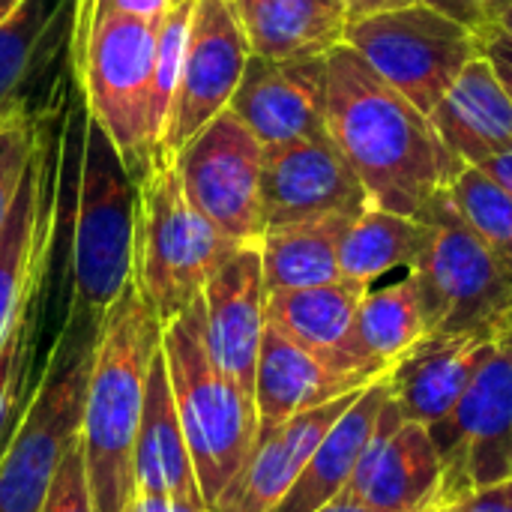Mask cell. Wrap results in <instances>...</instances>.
<instances>
[{"label": "cell", "mask_w": 512, "mask_h": 512, "mask_svg": "<svg viewBox=\"0 0 512 512\" xmlns=\"http://www.w3.org/2000/svg\"><path fill=\"white\" fill-rule=\"evenodd\" d=\"M36 303H39V291L24 303V309L18 312V318L12 321V327L6 330V336L0 342V453L15 429V420H12L15 411H18V417L24 411V405H18V396L24 390L30 354H33Z\"/></svg>", "instance_id": "obj_32"}, {"label": "cell", "mask_w": 512, "mask_h": 512, "mask_svg": "<svg viewBox=\"0 0 512 512\" xmlns=\"http://www.w3.org/2000/svg\"><path fill=\"white\" fill-rule=\"evenodd\" d=\"M252 57L234 0H195L183 48L180 81L168 129L156 159H174L180 147L231 105Z\"/></svg>", "instance_id": "obj_12"}, {"label": "cell", "mask_w": 512, "mask_h": 512, "mask_svg": "<svg viewBox=\"0 0 512 512\" xmlns=\"http://www.w3.org/2000/svg\"><path fill=\"white\" fill-rule=\"evenodd\" d=\"M174 3H186V0H174Z\"/></svg>", "instance_id": "obj_48"}, {"label": "cell", "mask_w": 512, "mask_h": 512, "mask_svg": "<svg viewBox=\"0 0 512 512\" xmlns=\"http://www.w3.org/2000/svg\"><path fill=\"white\" fill-rule=\"evenodd\" d=\"M492 63H495V69H498V78H501V84H504L507 96L512 99V66L510 63H504V60H495V57H492Z\"/></svg>", "instance_id": "obj_42"}, {"label": "cell", "mask_w": 512, "mask_h": 512, "mask_svg": "<svg viewBox=\"0 0 512 512\" xmlns=\"http://www.w3.org/2000/svg\"><path fill=\"white\" fill-rule=\"evenodd\" d=\"M324 126L378 210L423 222L432 201L465 168L429 114L390 87L351 45L327 54Z\"/></svg>", "instance_id": "obj_1"}, {"label": "cell", "mask_w": 512, "mask_h": 512, "mask_svg": "<svg viewBox=\"0 0 512 512\" xmlns=\"http://www.w3.org/2000/svg\"><path fill=\"white\" fill-rule=\"evenodd\" d=\"M261 207L267 228H273L336 213L360 216L372 204L342 150L321 132L264 150Z\"/></svg>", "instance_id": "obj_13"}, {"label": "cell", "mask_w": 512, "mask_h": 512, "mask_svg": "<svg viewBox=\"0 0 512 512\" xmlns=\"http://www.w3.org/2000/svg\"><path fill=\"white\" fill-rule=\"evenodd\" d=\"M441 512H512V480L468 492L450 501Z\"/></svg>", "instance_id": "obj_36"}, {"label": "cell", "mask_w": 512, "mask_h": 512, "mask_svg": "<svg viewBox=\"0 0 512 512\" xmlns=\"http://www.w3.org/2000/svg\"><path fill=\"white\" fill-rule=\"evenodd\" d=\"M315 512H387L381 510V507H375V504H366V501H360L357 495H351V492H342L339 498H333L330 504H324L321 510Z\"/></svg>", "instance_id": "obj_40"}, {"label": "cell", "mask_w": 512, "mask_h": 512, "mask_svg": "<svg viewBox=\"0 0 512 512\" xmlns=\"http://www.w3.org/2000/svg\"><path fill=\"white\" fill-rule=\"evenodd\" d=\"M495 30H498V33H504V36H510V39H512V9L507 12V15H504V18H501V24H498Z\"/></svg>", "instance_id": "obj_45"}, {"label": "cell", "mask_w": 512, "mask_h": 512, "mask_svg": "<svg viewBox=\"0 0 512 512\" xmlns=\"http://www.w3.org/2000/svg\"><path fill=\"white\" fill-rule=\"evenodd\" d=\"M327 54L321 57H258L252 54L231 96V111L249 126L264 150L327 132Z\"/></svg>", "instance_id": "obj_15"}, {"label": "cell", "mask_w": 512, "mask_h": 512, "mask_svg": "<svg viewBox=\"0 0 512 512\" xmlns=\"http://www.w3.org/2000/svg\"><path fill=\"white\" fill-rule=\"evenodd\" d=\"M387 375L375 381L372 387H366L351 402V408L333 423V429L324 435V441L312 453L309 465L303 468L291 492L279 501V507L273 512H315L351 486L354 471L372 441L381 408L390 399Z\"/></svg>", "instance_id": "obj_23"}, {"label": "cell", "mask_w": 512, "mask_h": 512, "mask_svg": "<svg viewBox=\"0 0 512 512\" xmlns=\"http://www.w3.org/2000/svg\"><path fill=\"white\" fill-rule=\"evenodd\" d=\"M498 339H501L504 345H510V348H512V321H510V324H507V327H504V333H501Z\"/></svg>", "instance_id": "obj_46"}, {"label": "cell", "mask_w": 512, "mask_h": 512, "mask_svg": "<svg viewBox=\"0 0 512 512\" xmlns=\"http://www.w3.org/2000/svg\"><path fill=\"white\" fill-rule=\"evenodd\" d=\"M126 512H138V507H135V501L129 504V510H126Z\"/></svg>", "instance_id": "obj_47"}, {"label": "cell", "mask_w": 512, "mask_h": 512, "mask_svg": "<svg viewBox=\"0 0 512 512\" xmlns=\"http://www.w3.org/2000/svg\"><path fill=\"white\" fill-rule=\"evenodd\" d=\"M162 354L195 477L207 507H213L255 447V399L213 363L204 339L201 297L165 324Z\"/></svg>", "instance_id": "obj_3"}, {"label": "cell", "mask_w": 512, "mask_h": 512, "mask_svg": "<svg viewBox=\"0 0 512 512\" xmlns=\"http://www.w3.org/2000/svg\"><path fill=\"white\" fill-rule=\"evenodd\" d=\"M51 240L45 144L33 153L18 198L0 231V342L24 303L39 291Z\"/></svg>", "instance_id": "obj_21"}, {"label": "cell", "mask_w": 512, "mask_h": 512, "mask_svg": "<svg viewBox=\"0 0 512 512\" xmlns=\"http://www.w3.org/2000/svg\"><path fill=\"white\" fill-rule=\"evenodd\" d=\"M72 3L78 6V0H24L0 24V117L21 108L18 93L63 36Z\"/></svg>", "instance_id": "obj_29"}, {"label": "cell", "mask_w": 512, "mask_h": 512, "mask_svg": "<svg viewBox=\"0 0 512 512\" xmlns=\"http://www.w3.org/2000/svg\"><path fill=\"white\" fill-rule=\"evenodd\" d=\"M189 201L234 243H261L267 222L261 207L264 147L249 126L225 108L195 132L174 156Z\"/></svg>", "instance_id": "obj_10"}, {"label": "cell", "mask_w": 512, "mask_h": 512, "mask_svg": "<svg viewBox=\"0 0 512 512\" xmlns=\"http://www.w3.org/2000/svg\"><path fill=\"white\" fill-rule=\"evenodd\" d=\"M432 240L411 267L426 336L498 339L512 321V267L465 222L444 189L423 216Z\"/></svg>", "instance_id": "obj_6"}, {"label": "cell", "mask_w": 512, "mask_h": 512, "mask_svg": "<svg viewBox=\"0 0 512 512\" xmlns=\"http://www.w3.org/2000/svg\"><path fill=\"white\" fill-rule=\"evenodd\" d=\"M159 21L129 18L93 3L78 42L90 120L108 135L135 183L153 165L150 93Z\"/></svg>", "instance_id": "obj_7"}, {"label": "cell", "mask_w": 512, "mask_h": 512, "mask_svg": "<svg viewBox=\"0 0 512 512\" xmlns=\"http://www.w3.org/2000/svg\"><path fill=\"white\" fill-rule=\"evenodd\" d=\"M387 512L444 510V462L426 426L402 417L390 399L381 408L372 441L345 489Z\"/></svg>", "instance_id": "obj_14"}, {"label": "cell", "mask_w": 512, "mask_h": 512, "mask_svg": "<svg viewBox=\"0 0 512 512\" xmlns=\"http://www.w3.org/2000/svg\"><path fill=\"white\" fill-rule=\"evenodd\" d=\"M135 219L138 183L108 135L87 117L72 234V324L99 327L129 285L135 273Z\"/></svg>", "instance_id": "obj_5"}, {"label": "cell", "mask_w": 512, "mask_h": 512, "mask_svg": "<svg viewBox=\"0 0 512 512\" xmlns=\"http://www.w3.org/2000/svg\"><path fill=\"white\" fill-rule=\"evenodd\" d=\"M498 339L426 336L387 375L402 417L426 429L438 426L474 384Z\"/></svg>", "instance_id": "obj_19"}, {"label": "cell", "mask_w": 512, "mask_h": 512, "mask_svg": "<svg viewBox=\"0 0 512 512\" xmlns=\"http://www.w3.org/2000/svg\"><path fill=\"white\" fill-rule=\"evenodd\" d=\"M450 198L465 222L512 267V195L486 171L465 165L450 183Z\"/></svg>", "instance_id": "obj_30"}, {"label": "cell", "mask_w": 512, "mask_h": 512, "mask_svg": "<svg viewBox=\"0 0 512 512\" xmlns=\"http://www.w3.org/2000/svg\"><path fill=\"white\" fill-rule=\"evenodd\" d=\"M345 45L423 114H432L465 66L486 54L480 33L423 0L351 21Z\"/></svg>", "instance_id": "obj_8"}, {"label": "cell", "mask_w": 512, "mask_h": 512, "mask_svg": "<svg viewBox=\"0 0 512 512\" xmlns=\"http://www.w3.org/2000/svg\"><path fill=\"white\" fill-rule=\"evenodd\" d=\"M135 492L168 495L174 501H204L186 447V435L177 417L162 348L150 369L144 417L135 441Z\"/></svg>", "instance_id": "obj_22"}, {"label": "cell", "mask_w": 512, "mask_h": 512, "mask_svg": "<svg viewBox=\"0 0 512 512\" xmlns=\"http://www.w3.org/2000/svg\"><path fill=\"white\" fill-rule=\"evenodd\" d=\"M354 396H342L330 405H321L315 411L297 414L276 429L255 438V447L249 450L246 462L234 474V480L222 489L213 512H273L279 501L291 492L303 468L309 465L312 453L324 441V435L333 429V423L351 408Z\"/></svg>", "instance_id": "obj_18"}, {"label": "cell", "mask_w": 512, "mask_h": 512, "mask_svg": "<svg viewBox=\"0 0 512 512\" xmlns=\"http://www.w3.org/2000/svg\"><path fill=\"white\" fill-rule=\"evenodd\" d=\"M204 339L213 363L255 399V366L267 327L261 246H240L204 285Z\"/></svg>", "instance_id": "obj_16"}, {"label": "cell", "mask_w": 512, "mask_h": 512, "mask_svg": "<svg viewBox=\"0 0 512 512\" xmlns=\"http://www.w3.org/2000/svg\"><path fill=\"white\" fill-rule=\"evenodd\" d=\"M426 339V321L411 270L384 288H369L354 321L348 357L390 372L411 348Z\"/></svg>", "instance_id": "obj_27"}, {"label": "cell", "mask_w": 512, "mask_h": 512, "mask_svg": "<svg viewBox=\"0 0 512 512\" xmlns=\"http://www.w3.org/2000/svg\"><path fill=\"white\" fill-rule=\"evenodd\" d=\"M93 3L114 9L120 15H129V18H144V21H162L177 6L174 0H93ZM93 3H90V9H93ZM87 21H90V15H87ZM84 30H87V24H84ZM84 30H81V36H84Z\"/></svg>", "instance_id": "obj_37"}, {"label": "cell", "mask_w": 512, "mask_h": 512, "mask_svg": "<svg viewBox=\"0 0 512 512\" xmlns=\"http://www.w3.org/2000/svg\"><path fill=\"white\" fill-rule=\"evenodd\" d=\"M162 330L132 276L99 324L81 420L96 512H126L135 501V441Z\"/></svg>", "instance_id": "obj_2"}, {"label": "cell", "mask_w": 512, "mask_h": 512, "mask_svg": "<svg viewBox=\"0 0 512 512\" xmlns=\"http://www.w3.org/2000/svg\"><path fill=\"white\" fill-rule=\"evenodd\" d=\"M444 462V507L512 480V348L501 339L459 405L429 429Z\"/></svg>", "instance_id": "obj_11"}, {"label": "cell", "mask_w": 512, "mask_h": 512, "mask_svg": "<svg viewBox=\"0 0 512 512\" xmlns=\"http://www.w3.org/2000/svg\"><path fill=\"white\" fill-rule=\"evenodd\" d=\"M96 333L72 357H66V339L57 342L42 381L0 453V512L42 510L66 450L81 435Z\"/></svg>", "instance_id": "obj_9"}, {"label": "cell", "mask_w": 512, "mask_h": 512, "mask_svg": "<svg viewBox=\"0 0 512 512\" xmlns=\"http://www.w3.org/2000/svg\"><path fill=\"white\" fill-rule=\"evenodd\" d=\"M486 54L512 66V39L504 36V33H498V30H489L486 33Z\"/></svg>", "instance_id": "obj_41"}, {"label": "cell", "mask_w": 512, "mask_h": 512, "mask_svg": "<svg viewBox=\"0 0 512 512\" xmlns=\"http://www.w3.org/2000/svg\"><path fill=\"white\" fill-rule=\"evenodd\" d=\"M240 249L183 192L174 159H156L138 183L135 282L162 324L186 312L207 279Z\"/></svg>", "instance_id": "obj_4"}, {"label": "cell", "mask_w": 512, "mask_h": 512, "mask_svg": "<svg viewBox=\"0 0 512 512\" xmlns=\"http://www.w3.org/2000/svg\"><path fill=\"white\" fill-rule=\"evenodd\" d=\"M21 3H24V0H0V24H3Z\"/></svg>", "instance_id": "obj_43"}, {"label": "cell", "mask_w": 512, "mask_h": 512, "mask_svg": "<svg viewBox=\"0 0 512 512\" xmlns=\"http://www.w3.org/2000/svg\"><path fill=\"white\" fill-rule=\"evenodd\" d=\"M384 372L339 366L300 342L288 339L273 324L264 327L258 366H255V411L258 435L276 429L279 423L330 405L342 396L363 393Z\"/></svg>", "instance_id": "obj_17"}, {"label": "cell", "mask_w": 512, "mask_h": 512, "mask_svg": "<svg viewBox=\"0 0 512 512\" xmlns=\"http://www.w3.org/2000/svg\"><path fill=\"white\" fill-rule=\"evenodd\" d=\"M90 3H93V0H78V24H75V27H78V33H81V30H84V24H87Z\"/></svg>", "instance_id": "obj_44"}, {"label": "cell", "mask_w": 512, "mask_h": 512, "mask_svg": "<svg viewBox=\"0 0 512 512\" xmlns=\"http://www.w3.org/2000/svg\"><path fill=\"white\" fill-rule=\"evenodd\" d=\"M474 168H480V171H486L504 192H510L512 195V153H501V156H492V159H486L483 165H474Z\"/></svg>", "instance_id": "obj_39"}, {"label": "cell", "mask_w": 512, "mask_h": 512, "mask_svg": "<svg viewBox=\"0 0 512 512\" xmlns=\"http://www.w3.org/2000/svg\"><path fill=\"white\" fill-rule=\"evenodd\" d=\"M429 240H432V225L414 216H399L390 210L369 207L348 225L339 243V270L345 279L372 288L378 279H384L393 270L408 273L423 258Z\"/></svg>", "instance_id": "obj_28"}, {"label": "cell", "mask_w": 512, "mask_h": 512, "mask_svg": "<svg viewBox=\"0 0 512 512\" xmlns=\"http://www.w3.org/2000/svg\"><path fill=\"white\" fill-rule=\"evenodd\" d=\"M429 120L465 165H483L492 156L512 153V99L489 54L465 66Z\"/></svg>", "instance_id": "obj_20"}, {"label": "cell", "mask_w": 512, "mask_h": 512, "mask_svg": "<svg viewBox=\"0 0 512 512\" xmlns=\"http://www.w3.org/2000/svg\"><path fill=\"white\" fill-rule=\"evenodd\" d=\"M354 219L357 216L336 213V216L267 228L258 243L267 294L288 291V288H312L342 279L339 243Z\"/></svg>", "instance_id": "obj_26"}, {"label": "cell", "mask_w": 512, "mask_h": 512, "mask_svg": "<svg viewBox=\"0 0 512 512\" xmlns=\"http://www.w3.org/2000/svg\"><path fill=\"white\" fill-rule=\"evenodd\" d=\"M192 6L195 0L177 3L162 21L156 33V60H153V93H150V141H153V162L159 156L177 81H180V66H183V48L189 36V21H192Z\"/></svg>", "instance_id": "obj_31"}, {"label": "cell", "mask_w": 512, "mask_h": 512, "mask_svg": "<svg viewBox=\"0 0 512 512\" xmlns=\"http://www.w3.org/2000/svg\"><path fill=\"white\" fill-rule=\"evenodd\" d=\"M252 54L288 60L321 57L345 45V0H234Z\"/></svg>", "instance_id": "obj_25"}, {"label": "cell", "mask_w": 512, "mask_h": 512, "mask_svg": "<svg viewBox=\"0 0 512 512\" xmlns=\"http://www.w3.org/2000/svg\"><path fill=\"white\" fill-rule=\"evenodd\" d=\"M39 512H96L90 480H87V456H84L81 435L66 450Z\"/></svg>", "instance_id": "obj_34"}, {"label": "cell", "mask_w": 512, "mask_h": 512, "mask_svg": "<svg viewBox=\"0 0 512 512\" xmlns=\"http://www.w3.org/2000/svg\"><path fill=\"white\" fill-rule=\"evenodd\" d=\"M366 285L354 279H336L312 288H288L267 294V324L282 330L288 339L303 348L348 366V369H375L348 357V342L354 333L357 309L366 297ZM384 372V369H375ZM387 375V372H384Z\"/></svg>", "instance_id": "obj_24"}, {"label": "cell", "mask_w": 512, "mask_h": 512, "mask_svg": "<svg viewBox=\"0 0 512 512\" xmlns=\"http://www.w3.org/2000/svg\"><path fill=\"white\" fill-rule=\"evenodd\" d=\"M423 3H429L432 9L444 12L447 18H453L459 24H465L468 30L480 33L483 39L512 9V0H423Z\"/></svg>", "instance_id": "obj_35"}, {"label": "cell", "mask_w": 512, "mask_h": 512, "mask_svg": "<svg viewBox=\"0 0 512 512\" xmlns=\"http://www.w3.org/2000/svg\"><path fill=\"white\" fill-rule=\"evenodd\" d=\"M408 3H417V0H345L351 21H360V18H369V15L387 12V9H399Z\"/></svg>", "instance_id": "obj_38"}, {"label": "cell", "mask_w": 512, "mask_h": 512, "mask_svg": "<svg viewBox=\"0 0 512 512\" xmlns=\"http://www.w3.org/2000/svg\"><path fill=\"white\" fill-rule=\"evenodd\" d=\"M39 144V123L24 111V105L0 117V231L9 219L21 180Z\"/></svg>", "instance_id": "obj_33"}]
</instances>
